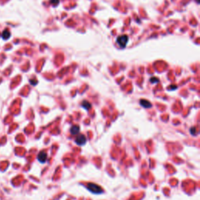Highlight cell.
I'll use <instances>...</instances> for the list:
<instances>
[{"label": "cell", "instance_id": "1", "mask_svg": "<svg viewBox=\"0 0 200 200\" xmlns=\"http://www.w3.org/2000/svg\"><path fill=\"white\" fill-rule=\"evenodd\" d=\"M86 188H88L91 193H94V194H100V193L103 192V189L102 188V187L99 186V185H96V184H94V183L87 184Z\"/></svg>", "mask_w": 200, "mask_h": 200}, {"label": "cell", "instance_id": "2", "mask_svg": "<svg viewBox=\"0 0 200 200\" xmlns=\"http://www.w3.org/2000/svg\"><path fill=\"white\" fill-rule=\"evenodd\" d=\"M127 42H128V37L127 35H121L120 36L117 40V42L121 48H125L127 46Z\"/></svg>", "mask_w": 200, "mask_h": 200}, {"label": "cell", "instance_id": "3", "mask_svg": "<svg viewBox=\"0 0 200 200\" xmlns=\"http://www.w3.org/2000/svg\"><path fill=\"white\" fill-rule=\"evenodd\" d=\"M75 142L78 146H84L86 143V137L84 134H78L76 137Z\"/></svg>", "mask_w": 200, "mask_h": 200}, {"label": "cell", "instance_id": "4", "mask_svg": "<svg viewBox=\"0 0 200 200\" xmlns=\"http://www.w3.org/2000/svg\"><path fill=\"white\" fill-rule=\"evenodd\" d=\"M47 158H48V155L46 152H40L38 155V160L39 161L41 164H45L47 160Z\"/></svg>", "mask_w": 200, "mask_h": 200}, {"label": "cell", "instance_id": "5", "mask_svg": "<svg viewBox=\"0 0 200 200\" xmlns=\"http://www.w3.org/2000/svg\"><path fill=\"white\" fill-rule=\"evenodd\" d=\"M70 131L72 135H77L80 132V127L78 125H74L73 127H71Z\"/></svg>", "mask_w": 200, "mask_h": 200}, {"label": "cell", "instance_id": "6", "mask_svg": "<svg viewBox=\"0 0 200 200\" xmlns=\"http://www.w3.org/2000/svg\"><path fill=\"white\" fill-rule=\"evenodd\" d=\"M140 104H141V106H143L144 108H146V109H147V108H149V107H151L152 106L151 103L146 99L140 100Z\"/></svg>", "mask_w": 200, "mask_h": 200}, {"label": "cell", "instance_id": "7", "mask_svg": "<svg viewBox=\"0 0 200 200\" xmlns=\"http://www.w3.org/2000/svg\"><path fill=\"white\" fill-rule=\"evenodd\" d=\"M81 106L84 108V109H89L91 107V103H89V102H88V101H86V100H84L83 102H82L81 103Z\"/></svg>", "mask_w": 200, "mask_h": 200}, {"label": "cell", "instance_id": "8", "mask_svg": "<svg viewBox=\"0 0 200 200\" xmlns=\"http://www.w3.org/2000/svg\"><path fill=\"white\" fill-rule=\"evenodd\" d=\"M2 36H3V38H4V39H7V38L10 36V33H9V31L6 30V31H4V32H3V34H2Z\"/></svg>", "mask_w": 200, "mask_h": 200}, {"label": "cell", "instance_id": "9", "mask_svg": "<svg viewBox=\"0 0 200 200\" xmlns=\"http://www.w3.org/2000/svg\"><path fill=\"white\" fill-rule=\"evenodd\" d=\"M60 3V0H50V3L53 6H57Z\"/></svg>", "mask_w": 200, "mask_h": 200}]
</instances>
